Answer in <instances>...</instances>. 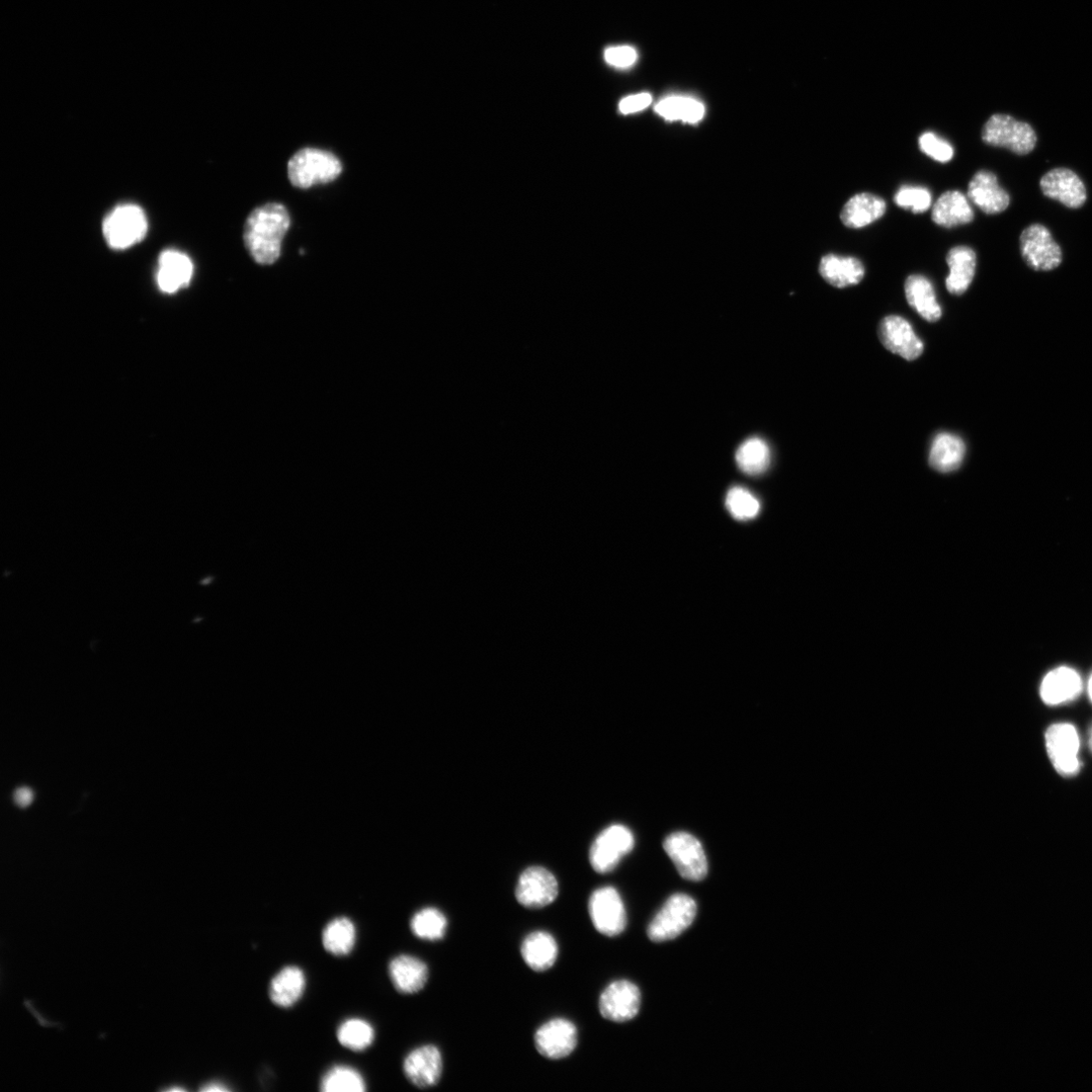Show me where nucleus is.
Instances as JSON below:
<instances>
[{
    "mask_svg": "<svg viewBox=\"0 0 1092 1092\" xmlns=\"http://www.w3.org/2000/svg\"><path fill=\"white\" fill-rule=\"evenodd\" d=\"M291 226L285 206L270 203L252 211L244 227V243L258 264L270 266L281 257L282 243Z\"/></svg>",
    "mask_w": 1092,
    "mask_h": 1092,
    "instance_id": "obj_1",
    "label": "nucleus"
},
{
    "mask_svg": "<svg viewBox=\"0 0 1092 1092\" xmlns=\"http://www.w3.org/2000/svg\"><path fill=\"white\" fill-rule=\"evenodd\" d=\"M343 173V163L333 153L317 148H304L290 160L288 175L299 189L332 183Z\"/></svg>",
    "mask_w": 1092,
    "mask_h": 1092,
    "instance_id": "obj_2",
    "label": "nucleus"
},
{
    "mask_svg": "<svg viewBox=\"0 0 1092 1092\" xmlns=\"http://www.w3.org/2000/svg\"><path fill=\"white\" fill-rule=\"evenodd\" d=\"M696 913V902L689 895L670 896L650 922L647 935L655 943L674 940L692 925Z\"/></svg>",
    "mask_w": 1092,
    "mask_h": 1092,
    "instance_id": "obj_3",
    "label": "nucleus"
},
{
    "mask_svg": "<svg viewBox=\"0 0 1092 1092\" xmlns=\"http://www.w3.org/2000/svg\"><path fill=\"white\" fill-rule=\"evenodd\" d=\"M981 136L985 144L1009 149L1018 155L1031 153L1037 144V134L1030 124L1003 114L991 116Z\"/></svg>",
    "mask_w": 1092,
    "mask_h": 1092,
    "instance_id": "obj_4",
    "label": "nucleus"
},
{
    "mask_svg": "<svg viewBox=\"0 0 1092 1092\" xmlns=\"http://www.w3.org/2000/svg\"><path fill=\"white\" fill-rule=\"evenodd\" d=\"M147 231L148 221L144 211L133 204L118 206L103 223L104 237L115 250H125L136 245L145 238Z\"/></svg>",
    "mask_w": 1092,
    "mask_h": 1092,
    "instance_id": "obj_5",
    "label": "nucleus"
},
{
    "mask_svg": "<svg viewBox=\"0 0 1092 1092\" xmlns=\"http://www.w3.org/2000/svg\"><path fill=\"white\" fill-rule=\"evenodd\" d=\"M663 849L679 874L690 881H701L708 873V862L701 843L691 833L678 831L669 834Z\"/></svg>",
    "mask_w": 1092,
    "mask_h": 1092,
    "instance_id": "obj_6",
    "label": "nucleus"
},
{
    "mask_svg": "<svg viewBox=\"0 0 1092 1092\" xmlns=\"http://www.w3.org/2000/svg\"><path fill=\"white\" fill-rule=\"evenodd\" d=\"M1045 741L1051 763L1060 775L1071 777L1080 771V737L1073 724H1052L1046 731Z\"/></svg>",
    "mask_w": 1092,
    "mask_h": 1092,
    "instance_id": "obj_7",
    "label": "nucleus"
},
{
    "mask_svg": "<svg viewBox=\"0 0 1092 1092\" xmlns=\"http://www.w3.org/2000/svg\"><path fill=\"white\" fill-rule=\"evenodd\" d=\"M633 847L634 836L631 830L624 825L613 824L595 839L590 851L591 866L597 873H609Z\"/></svg>",
    "mask_w": 1092,
    "mask_h": 1092,
    "instance_id": "obj_8",
    "label": "nucleus"
},
{
    "mask_svg": "<svg viewBox=\"0 0 1092 1092\" xmlns=\"http://www.w3.org/2000/svg\"><path fill=\"white\" fill-rule=\"evenodd\" d=\"M1022 257L1037 272H1049L1062 263V250L1051 232L1043 225L1026 228L1020 237Z\"/></svg>",
    "mask_w": 1092,
    "mask_h": 1092,
    "instance_id": "obj_9",
    "label": "nucleus"
},
{
    "mask_svg": "<svg viewBox=\"0 0 1092 1092\" xmlns=\"http://www.w3.org/2000/svg\"><path fill=\"white\" fill-rule=\"evenodd\" d=\"M589 912L595 929L604 936H618L626 928L624 903L613 887L606 886L593 892L589 900Z\"/></svg>",
    "mask_w": 1092,
    "mask_h": 1092,
    "instance_id": "obj_10",
    "label": "nucleus"
},
{
    "mask_svg": "<svg viewBox=\"0 0 1092 1092\" xmlns=\"http://www.w3.org/2000/svg\"><path fill=\"white\" fill-rule=\"evenodd\" d=\"M516 895L518 901L527 908H544L556 899L558 883L547 869L530 867L521 875Z\"/></svg>",
    "mask_w": 1092,
    "mask_h": 1092,
    "instance_id": "obj_11",
    "label": "nucleus"
},
{
    "mask_svg": "<svg viewBox=\"0 0 1092 1092\" xmlns=\"http://www.w3.org/2000/svg\"><path fill=\"white\" fill-rule=\"evenodd\" d=\"M640 1007V991L626 980L611 983L601 994L599 1009L602 1017L615 1023L634 1019Z\"/></svg>",
    "mask_w": 1092,
    "mask_h": 1092,
    "instance_id": "obj_12",
    "label": "nucleus"
},
{
    "mask_svg": "<svg viewBox=\"0 0 1092 1092\" xmlns=\"http://www.w3.org/2000/svg\"><path fill=\"white\" fill-rule=\"evenodd\" d=\"M539 1053L550 1060L568 1057L577 1045V1030L565 1019H553L543 1025L535 1036Z\"/></svg>",
    "mask_w": 1092,
    "mask_h": 1092,
    "instance_id": "obj_13",
    "label": "nucleus"
},
{
    "mask_svg": "<svg viewBox=\"0 0 1092 1092\" xmlns=\"http://www.w3.org/2000/svg\"><path fill=\"white\" fill-rule=\"evenodd\" d=\"M403 1069L413 1085L423 1089L436 1086L443 1076V1055L434 1045L416 1048L405 1058Z\"/></svg>",
    "mask_w": 1092,
    "mask_h": 1092,
    "instance_id": "obj_14",
    "label": "nucleus"
},
{
    "mask_svg": "<svg viewBox=\"0 0 1092 1092\" xmlns=\"http://www.w3.org/2000/svg\"><path fill=\"white\" fill-rule=\"evenodd\" d=\"M879 336L888 351L906 361H914L923 353V344L911 325L899 316L884 318L880 324Z\"/></svg>",
    "mask_w": 1092,
    "mask_h": 1092,
    "instance_id": "obj_15",
    "label": "nucleus"
},
{
    "mask_svg": "<svg viewBox=\"0 0 1092 1092\" xmlns=\"http://www.w3.org/2000/svg\"><path fill=\"white\" fill-rule=\"evenodd\" d=\"M1043 194L1069 209L1081 208L1086 200V188L1080 178L1067 168H1055L1040 182Z\"/></svg>",
    "mask_w": 1092,
    "mask_h": 1092,
    "instance_id": "obj_16",
    "label": "nucleus"
},
{
    "mask_svg": "<svg viewBox=\"0 0 1092 1092\" xmlns=\"http://www.w3.org/2000/svg\"><path fill=\"white\" fill-rule=\"evenodd\" d=\"M1083 689L1080 675L1074 668L1059 666L1049 671L1040 686V696L1047 705L1058 706L1075 700Z\"/></svg>",
    "mask_w": 1092,
    "mask_h": 1092,
    "instance_id": "obj_17",
    "label": "nucleus"
},
{
    "mask_svg": "<svg viewBox=\"0 0 1092 1092\" xmlns=\"http://www.w3.org/2000/svg\"><path fill=\"white\" fill-rule=\"evenodd\" d=\"M968 198L987 215L1000 214L1011 204L1009 193L1000 187L996 176L987 171H980L973 177Z\"/></svg>",
    "mask_w": 1092,
    "mask_h": 1092,
    "instance_id": "obj_18",
    "label": "nucleus"
},
{
    "mask_svg": "<svg viewBox=\"0 0 1092 1092\" xmlns=\"http://www.w3.org/2000/svg\"><path fill=\"white\" fill-rule=\"evenodd\" d=\"M194 275L191 259L177 250L162 252L158 260L157 283L161 291L176 293L187 287Z\"/></svg>",
    "mask_w": 1092,
    "mask_h": 1092,
    "instance_id": "obj_19",
    "label": "nucleus"
},
{
    "mask_svg": "<svg viewBox=\"0 0 1092 1092\" xmlns=\"http://www.w3.org/2000/svg\"><path fill=\"white\" fill-rule=\"evenodd\" d=\"M389 975L397 991L402 994H415L426 987L430 970L423 960L400 955L390 962Z\"/></svg>",
    "mask_w": 1092,
    "mask_h": 1092,
    "instance_id": "obj_20",
    "label": "nucleus"
},
{
    "mask_svg": "<svg viewBox=\"0 0 1092 1092\" xmlns=\"http://www.w3.org/2000/svg\"><path fill=\"white\" fill-rule=\"evenodd\" d=\"M819 274L829 285L844 289L860 284L865 268L858 259L828 255L821 259Z\"/></svg>",
    "mask_w": 1092,
    "mask_h": 1092,
    "instance_id": "obj_21",
    "label": "nucleus"
},
{
    "mask_svg": "<svg viewBox=\"0 0 1092 1092\" xmlns=\"http://www.w3.org/2000/svg\"><path fill=\"white\" fill-rule=\"evenodd\" d=\"M947 264L950 268L946 287L952 295H963L975 277L977 257L975 251L967 246H957L949 251Z\"/></svg>",
    "mask_w": 1092,
    "mask_h": 1092,
    "instance_id": "obj_22",
    "label": "nucleus"
},
{
    "mask_svg": "<svg viewBox=\"0 0 1092 1092\" xmlns=\"http://www.w3.org/2000/svg\"><path fill=\"white\" fill-rule=\"evenodd\" d=\"M307 986L305 972L298 966L283 968L271 981L269 994L274 1004L288 1009L304 995Z\"/></svg>",
    "mask_w": 1092,
    "mask_h": 1092,
    "instance_id": "obj_23",
    "label": "nucleus"
},
{
    "mask_svg": "<svg viewBox=\"0 0 1092 1092\" xmlns=\"http://www.w3.org/2000/svg\"><path fill=\"white\" fill-rule=\"evenodd\" d=\"M905 296L908 304L928 322H937L942 317V308L937 301L933 284L925 277L910 276L905 282Z\"/></svg>",
    "mask_w": 1092,
    "mask_h": 1092,
    "instance_id": "obj_24",
    "label": "nucleus"
},
{
    "mask_svg": "<svg viewBox=\"0 0 1092 1092\" xmlns=\"http://www.w3.org/2000/svg\"><path fill=\"white\" fill-rule=\"evenodd\" d=\"M522 956L527 965L537 972L550 969L558 956V945L547 932L538 931L530 934L523 942Z\"/></svg>",
    "mask_w": 1092,
    "mask_h": 1092,
    "instance_id": "obj_25",
    "label": "nucleus"
},
{
    "mask_svg": "<svg viewBox=\"0 0 1092 1092\" xmlns=\"http://www.w3.org/2000/svg\"><path fill=\"white\" fill-rule=\"evenodd\" d=\"M886 208L883 199L868 193L858 194L844 206L841 220L849 228H863L882 218Z\"/></svg>",
    "mask_w": 1092,
    "mask_h": 1092,
    "instance_id": "obj_26",
    "label": "nucleus"
},
{
    "mask_svg": "<svg viewBox=\"0 0 1092 1092\" xmlns=\"http://www.w3.org/2000/svg\"><path fill=\"white\" fill-rule=\"evenodd\" d=\"M932 219L939 226L952 228L971 223L974 212L965 195L950 191L944 193L935 204Z\"/></svg>",
    "mask_w": 1092,
    "mask_h": 1092,
    "instance_id": "obj_27",
    "label": "nucleus"
},
{
    "mask_svg": "<svg viewBox=\"0 0 1092 1092\" xmlns=\"http://www.w3.org/2000/svg\"><path fill=\"white\" fill-rule=\"evenodd\" d=\"M357 928L349 917H338L327 923L323 930L324 949L334 956H348L357 944Z\"/></svg>",
    "mask_w": 1092,
    "mask_h": 1092,
    "instance_id": "obj_28",
    "label": "nucleus"
},
{
    "mask_svg": "<svg viewBox=\"0 0 1092 1092\" xmlns=\"http://www.w3.org/2000/svg\"><path fill=\"white\" fill-rule=\"evenodd\" d=\"M965 454L966 446L959 437L940 434L932 444L930 466L941 473L954 472L961 467Z\"/></svg>",
    "mask_w": 1092,
    "mask_h": 1092,
    "instance_id": "obj_29",
    "label": "nucleus"
},
{
    "mask_svg": "<svg viewBox=\"0 0 1092 1092\" xmlns=\"http://www.w3.org/2000/svg\"><path fill=\"white\" fill-rule=\"evenodd\" d=\"M448 925L447 916L436 907L419 910L410 922L413 935L427 941L443 940L447 934Z\"/></svg>",
    "mask_w": 1092,
    "mask_h": 1092,
    "instance_id": "obj_30",
    "label": "nucleus"
},
{
    "mask_svg": "<svg viewBox=\"0 0 1092 1092\" xmlns=\"http://www.w3.org/2000/svg\"><path fill=\"white\" fill-rule=\"evenodd\" d=\"M655 112L667 121H682L688 124L700 122L705 115L702 103L685 97H669L655 106Z\"/></svg>",
    "mask_w": 1092,
    "mask_h": 1092,
    "instance_id": "obj_31",
    "label": "nucleus"
},
{
    "mask_svg": "<svg viewBox=\"0 0 1092 1092\" xmlns=\"http://www.w3.org/2000/svg\"><path fill=\"white\" fill-rule=\"evenodd\" d=\"M324 1092H364L367 1082L362 1073L348 1065H336L325 1072L320 1081Z\"/></svg>",
    "mask_w": 1092,
    "mask_h": 1092,
    "instance_id": "obj_32",
    "label": "nucleus"
},
{
    "mask_svg": "<svg viewBox=\"0 0 1092 1092\" xmlns=\"http://www.w3.org/2000/svg\"><path fill=\"white\" fill-rule=\"evenodd\" d=\"M738 468L748 476H759L767 471L771 454L768 445L760 439L744 442L736 452Z\"/></svg>",
    "mask_w": 1092,
    "mask_h": 1092,
    "instance_id": "obj_33",
    "label": "nucleus"
},
{
    "mask_svg": "<svg viewBox=\"0 0 1092 1092\" xmlns=\"http://www.w3.org/2000/svg\"><path fill=\"white\" fill-rule=\"evenodd\" d=\"M376 1038L373 1025L366 1020L354 1018L345 1021L338 1030L339 1042L355 1052L370 1048Z\"/></svg>",
    "mask_w": 1092,
    "mask_h": 1092,
    "instance_id": "obj_34",
    "label": "nucleus"
},
{
    "mask_svg": "<svg viewBox=\"0 0 1092 1092\" xmlns=\"http://www.w3.org/2000/svg\"><path fill=\"white\" fill-rule=\"evenodd\" d=\"M725 504L731 517L742 522L757 518L761 510L760 501L741 487L729 490Z\"/></svg>",
    "mask_w": 1092,
    "mask_h": 1092,
    "instance_id": "obj_35",
    "label": "nucleus"
},
{
    "mask_svg": "<svg viewBox=\"0 0 1092 1092\" xmlns=\"http://www.w3.org/2000/svg\"><path fill=\"white\" fill-rule=\"evenodd\" d=\"M894 203L915 214L925 213L932 206V195L926 188L904 186L896 193Z\"/></svg>",
    "mask_w": 1092,
    "mask_h": 1092,
    "instance_id": "obj_36",
    "label": "nucleus"
},
{
    "mask_svg": "<svg viewBox=\"0 0 1092 1092\" xmlns=\"http://www.w3.org/2000/svg\"><path fill=\"white\" fill-rule=\"evenodd\" d=\"M918 146L921 152L938 162L946 163L954 157L952 145L933 132L923 133L918 139Z\"/></svg>",
    "mask_w": 1092,
    "mask_h": 1092,
    "instance_id": "obj_37",
    "label": "nucleus"
},
{
    "mask_svg": "<svg viewBox=\"0 0 1092 1092\" xmlns=\"http://www.w3.org/2000/svg\"><path fill=\"white\" fill-rule=\"evenodd\" d=\"M636 58L637 54L635 50L627 46L613 47L605 51V60L607 63L619 68L631 66L636 61Z\"/></svg>",
    "mask_w": 1092,
    "mask_h": 1092,
    "instance_id": "obj_38",
    "label": "nucleus"
},
{
    "mask_svg": "<svg viewBox=\"0 0 1092 1092\" xmlns=\"http://www.w3.org/2000/svg\"><path fill=\"white\" fill-rule=\"evenodd\" d=\"M651 104V97L648 94H639L628 97L622 100L619 104V110L622 114H633L646 109Z\"/></svg>",
    "mask_w": 1092,
    "mask_h": 1092,
    "instance_id": "obj_39",
    "label": "nucleus"
},
{
    "mask_svg": "<svg viewBox=\"0 0 1092 1092\" xmlns=\"http://www.w3.org/2000/svg\"><path fill=\"white\" fill-rule=\"evenodd\" d=\"M34 799L33 791L28 787H20L14 794L16 804L22 808L28 807Z\"/></svg>",
    "mask_w": 1092,
    "mask_h": 1092,
    "instance_id": "obj_40",
    "label": "nucleus"
},
{
    "mask_svg": "<svg viewBox=\"0 0 1092 1092\" xmlns=\"http://www.w3.org/2000/svg\"><path fill=\"white\" fill-rule=\"evenodd\" d=\"M201 1090L202 1091H208V1092H212V1091L221 1092V1091H229L230 1089L225 1084H223L221 1082H210V1083H207L204 1086H202Z\"/></svg>",
    "mask_w": 1092,
    "mask_h": 1092,
    "instance_id": "obj_41",
    "label": "nucleus"
},
{
    "mask_svg": "<svg viewBox=\"0 0 1092 1092\" xmlns=\"http://www.w3.org/2000/svg\"><path fill=\"white\" fill-rule=\"evenodd\" d=\"M1087 693L1090 701L1092 702V675L1090 676L1087 683Z\"/></svg>",
    "mask_w": 1092,
    "mask_h": 1092,
    "instance_id": "obj_42",
    "label": "nucleus"
},
{
    "mask_svg": "<svg viewBox=\"0 0 1092 1092\" xmlns=\"http://www.w3.org/2000/svg\"><path fill=\"white\" fill-rule=\"evenodd\" d=\"M1089 745L1092 749V730H1091V733H1090V736H1089Z\"/></svg>",
    "mask_w": 1092,
    "mask_h": 1092,
    "instance_id": "obj_43",
    "label": "nucleus"
}]
</instances>
